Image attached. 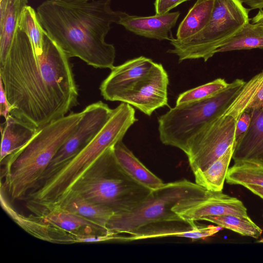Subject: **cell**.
<instances>
[{
    "label": "cell",
    "mask_w": 263,
    "mask_h": 263,
    "mask_svg": "<svg viewBox=\"0 0 263 263\" xmlns=\"http://www.w3.org/2000/svg\"><path fill=\"white\" fill-rule=\"evenodd\" d=\"M229 85L224 79L217 78L181 93L177 99L176 105L211 98L223 91Z\"/></svg>",
    "instance_id": "cell-29"
},
{
    "label": "cell",
    "mask_w": 263,
    "mask_h": 263,
    "mask_svg": "<svg viewBox=\"0 0 263 263\" xmlns=\"http://www.w3.org/2000/svg\"><path fill=\"white\" fill-rule=\"evenodd\" d=\"M242 4L247 5L250 9L259 10L263 9V0H239Z\"/></svg>",
    "instance_id": "cell-33"
},
{
    "label": "cell",
    "mask_w": 263,
    "mask_h": 263,
    "mask_svg": "<svg viewBox=\"0 0 263 263\" xmlns=\"http://www.w3.org/2000/svg\"><path fill=\"white\" fill-rule=\"evenodd\" d=\"M252 193L263 199V187L259 185L247 184L244 186Z\"/></svg>",
    "instance_id": "cell-34"
},
{
    "label": "cell",
    "mask_w": 263,
    "mask_h": 263,
    "mask_svg": "<svg viewBox=\"0 0 263 263\" xmlns=\"http://www.w3.org/2000/svg\"><path fill=\"white\" fill-rule=\"evenodd\" d=\"M27 208L44 221L76 235L112 234L106 228L50 203L28 199Z\"/></svg>",
    "instance_id": "cell-12"
},
{
    "label": "cell",
    "mask_w": 263,
    "mask_h": 263,
    "mask_svg": "<svg viewBox=\"0 0 263 263\" xmlns=\"http://www.w3.org/2000/svg\"><path fill=\"white\" fill-rule=\"evenodd\" d=\"M18 27L30 39L36 55L41 54L46 31L39 21L37 12L31 6L27 5L23 10Z\"/></svg>",
    "instance_id": "cell-28"
},
{
    "label": "cell",
    "mask_w": 263,
    "mask_h": 263,
    "mask_svg": "<svg viewBox=\"0 0 263 263\" xmlns=\"http://www.w3.org/2000/svg\"><path fill=\"white\" fill-rule=\"evenodd\" d=\"M262 217H263V214H262Z\"/></svg>",
    "instance_id": "cell-37"
},
{
    "label": "cell",
    "mask_w": 263,
    "mask_h": 263,
    "mask_svg": "<svg viewBox=\"0 0 263 263\" xmlns=\"http://www.w3.org/2000/svg\"><path fill=\"white\" fill-rule=\"evenodd\" d=\"M246 82L237 79L211 98L176 105L158 119L161 142L185 151L189 140L206 123L220 115Z\"/></svg>",
    "instance_id": "cell-7"
},
{
    "label": "cell",
    "mask_w": 263,
    "mask_h": 263,
    "mask_svg": "<svg viewBox=\"0 0 263 263\" xmlns=\"http://www.w3.org/2000/svg\"><path fill=\"white\" fill-rule=\"evenodd\" d=\"M222 229L218 226H199L184 221L159 222L143 227L129 234H117V241H131L165 237H185L195 240L213 236Z\"/></svg>",
    "instance_id": "cell-14"
},
{
    "label": "cell",
    "mask_w": 263,
    "mask_h": 263,
    "mask_svg": "<svg viewBox=\"0 0 263 263\" xmlns=\"http://www.w3.org/2000/svg\"><path fill=\"white\" fill-rule=\"evenodd\" d=\"M236 122L234 118L221 114L189 140L184 153L193 173L206 170L235 143Z\"/></svg>",
    "instance_id": "cell-9"
},
{
    "label": "cell",
    "mask_w": 263,
    "mask_h": 263,
    "mask_svg": "<svg viewBox=\"0 0 263 263\" xmlns=\"http://www.w3.org/2000/svg\"><path fill=\"white\" fill-rule=\"evenodd\" d=\"M50 204L57 205L106 229L107 222L115 214L111 210L95 203L71 190L58 201Z\"/></svg>",
    "instance_id": "cell-19"
},
{
    "label": "cell",
    "mask_w": 263,
    "mask_h": 263,
    "mask_svg": "<svg viewBox=\"0 0 263 263\" xmlns=\"http://www.w3.org/2000/svg\"><path fill=\"white\" fill-rule=\"evenodd\" d=\"M252 23L263 25V10H259L258 13L251 19Z\"/></svg>",
    "instance_id": "cell-35"
},
{
    "label": "cell",
    "mask_w": 263,
    "mask_h": 263,
    "mask_svg": "<svg viewBox=\"0 0 263 263\" xmlns=\"http://www.w3.org/2000/svg\"><path fill=\"white\" fill-rule=\"evenodd\" d=\"M184 221L194 224L205 216L232 215L247 216V209L238 199L222 193L215 192L208 198L176 211Z\"/></svg>",
    "instance_id": "cell-15"
},
{
    "label": "cell",
    "mask_w": 263,
    "mask_h": 263,
    "mask_svg": "<svg viewBox=\"0 0 263 263\" xmlns=\"http://www.w3.org/2000/svg\"><path fill=\"white\" fill-rule=\"evenodd\" d=\"M28 0H0V64L7 57Z\"/></svg>",
    "instance_id": "cell-20"
},
{
    "label": "cell",
    "mask_w": 263,
    "mask_h": 263,
    "mask_svg": "<svg viewBox=\"0 0 263 263\" xmlns=\"http://www.w3.org/2000/svg\"><path fill=\"white\" fill-rule=\"evenodd\" d=\"M214 193L186 179L164 183L152 190L131 210L114 214L106 228L113 234L127 235L151 224L183 221L175 212L206 199Z\"/></svg>",
    "instance_id": "cell-6"
},
{
    "label": "cell",
    "mask_w": 263,
    "mask_h": 263,
    "mask_svg": "<svg viewBox=\"0 0 263 263\" xmlns=\"http://www.w3.org/2000/svg\"><path fill=\"white\" fill-rule=\"evenodd\" d=\"M256 48L263 49V25L249 22L219 46L216 53Z\"/></svg>",
    "instance_id": "cell-25"
},
{
    "label": "cell",
    "mask_w": 263,
    "mask_h": 263,
    "mask_svg": "<svg viewBox=\"0 0 263 263\" xmlns=\"http://www.w3.org/2000/svg\"><path fill=\"white\" fill-rule=\"evenodd\" d=\"M112 112L113 109L101 101L87 106L78 127L58 150L36 187L50 179L87 145L105 126Z\"/></svg>",
    "instance_id": "cell-10"
},
{
    "label": "cell",
    "mask_w": 263,
    "mask_h": 263,
    "mask_svg": "<svg viewBox=\"0 0 263 263\" xmlns=\"http://www.w3.org/2000/svg\"><path fill=\"white\" fill-rule=\"evenodd\" d=\"M1 125L2 143L1 162L8 156L27 144L35 135L39 129L11 114L5 118Z\"/></svg>",
    "instance_id": "cell-18"
},
{
    "label": "cell",
    "mask_w": 263,
    "mask_h": 263,
    "mask_svg": "<svg viewBox=\"0 0 263 263\" xmlns=\"http://www.w3.org/2000/svg\"><path fill=\"white\" fill-rule=\"evenodd\" d=\"M251 111L243 112L238 118L235 128V140L242 136L248 129L251 121Z\"/></svg>",
    "instance_id": "cell-30"
},
{
    "label": "cell",
    "mask_w": 263,
    "mask_h": 263,
    "mask_svg": "<svg viewBox=\"0 0 263 263\" xmlns=\"http://www.w3.org/2000/svg\"><path fill=\"white\" fill-rule=\"evenodd\" d=\"M179 15L178 11L149 16L131 15L122 12L117 24L140 36L170 41L169 32L175 26Z\"/></svg>",
    "instance_id": "cell-16"
},
{
    "label": "cell",
    "mask_w": 263,
    "mask_h": 263,
    "mask_svg": "<svg viewBox=\"0 0 263 263\" xmlns=\"http://www.w3.org/2000/svg\"><path fill=\"white\" fill-rule=\"evenodd\" d=\"M239 0H214L210 19L200 31L186 39H170L173 48L167 52L176 55L180 63L202 59L207 61L226 41L249 22L248 13Z\"/></svg>",
    "instance_id": "cell-8"
},
{
    "label": "cell",
    "mask_w": 263,
    "mask_h": 263,
    "mask_svg": "<svg viewBox=\"0 0 263 263\" xmlns=\"http://www.w3.org/2000/svg\"><path fill=\"white\" fill-rule=\"evenodd\" d=\"M69 58L45 32L36 55L30 39L18 27L0 81L12 116L40 129L63 117L78 103V89Z\"/></svg>",
    "instance_id": "cell-1"
},
{
    "label": "cell",
    "mask_w": 263,
    "mask_h": 263,
    "mask_svg": "<svg viewBox=\"0 0 263 263\" xmlns=\"http://www.w3.org/2000/svg\"><path fill=\"white\" fill-rule=\"evenodd\" d=\"M263 107V70L245 84L224 110L222 115L230 116L237 120L245 111Z\"/></svg>",
    "instance_id": "cell-22"
},
{
    "label": "cell",
    "mask_w": 263,
    "mask_h": 263,
    "mask_svg": "<svg viewBox=\"0 0 263 263\" xmlns=\"http://www.w3.org/2000/svg\"><path fill=\"white\" fill-rule=\"evenodd\" d=\"M188 0H155L154 6L156 14H163L169 11L182 3Z\"/></svg>",
    "instance_id": "cell-31"
},
{
    "label": "cell",
    "mask_w": 263,
    "mask_h": 263,
    "mask_svg": "<svg viewBox=\"0 0 263 263\" xmlns=\"http://www.w3.org/2000/svg\"><path fill=\"white\" fill-rule=\"evenodd\" d=\"M11 110V105L8 101L2 82L0 81V114L6 118Z\"/></svg>",
    "instance_id": "cell-32"
},
{
    "label": "cell",
    "mask_w": 263,
    "mask_h": 263,
    "mask_svg": "<svg viewBox=\"0 0 263 263\" xmlns=\"http://www.w3.org/2000/svg\"><path fill=\"white\" fill-rule=\"evenodd\" d=\"M155 64L152 59L140 56L114 66L100 86L101 95L106 100L116 101L120 94L147 75Z\"/></svg>",
    "instance_id": "cell-13"
},
{
    "label": "cell",
    "mask_w": 263,
    "mask_h": 263,
    "mask_svg": "<svg viewBox=\"0 0 263 263\" xmlns=\"http://www.w3.org/2000/svg\"><path fill=\"white\" fill-rule=\"evenodd\" d=\"M168 76L163 66L155 63L147 75L120 94L116 101L128 104L150 116L156 109L168 106Z\"/></svg>",
    "instance_id": "cell-11"
},
{
    "label": "cell",
    "mask_w": 263,
    "mask_h": 263,
    "mask_svg": "<svg viewBox=\"0 0 263 263\" xmlns=\"http://www.w3.org/2000/svg\"><path fill=\"white\" fill-rule=\"evenodd\" d=\"M82 116L83 111L71 112L49 123L40 128L27 144L5 159V181L2 186L12 201L26 199L36 187L58 150L78 127Z\"/></svg>",
    "instance_id": "cell-3"
},
{
    "label": "cell",
    "mask_w": 263,
    "mask_h": 263,
    "mask_svg": "<svg viewBox=\"0 0 263 263\" xmlns=\"http://www.w3.org/2000/svg\"><path fill=\"white\" fill-rule=\"evenodd\" d=\"M114 146L106 149L89 166L70 190L119 214L131 210L152 190L135 181L123 171L116 159Z\"/></svg>",
    "instance_id": "cell-5"
},
{
    "label": "cell",
    "mask_w": 263,
    "mask_h": 263,
    "mask_svg": "<svg viewBox=\"0 0 263 263\" xmlns=\"http://www.w3.org/2000/svg\"><path fill=\"white\" fill-rule=\"evenodd\" d=\"M114 151L121 168L138 183L151 190L158 189L164 184L134 155L122 140L114 145Z\"/></svg>",
    "instance_id": "cell-21"
},
{
    "label": "cell",
    "mask_w": 263,
    "mask_h": 263,
    "mask_svg": "<svg viewBox=\"0 0 263 263\" xmlns=\"http://www.w3.org/2000/svg\"><path fill=\"white\" fill-rule=\"evenodd\" d=\"M200 220H205L214 223L223 228H226L238 233L242 236L258 238L262 230L248 216H239L232 215L205 216Z\"/></svg>",
    "instance_id": "cell-27"
},
{
    "label": "cell",
    "mask_w": 263,
    "mask_h": 263,
    "mask_svg": "<svg viewBox=\"0 0 263 263\" xmlns=\"http://www.w3.org/2000/svg\"><path fill=\"white\" fill-rule=\"evenodd\" d=\"M137 120L133 106L122 102L113 109L111 117L98 134L53 176L31 192L27 199L47 203L58 201L106 149L122 140Z\"/></svg>",
    "instance_id": "cell-4"
},
{
    "label": "cell",
    "mask_w": 263,
    "mask_h": 263,
    "mask_svg": "<svg viewBox=\"0 0 263 263\" xmlns=\"http://www.w3.org/2000/svg\"><path fill=\"white\" fill-rule=\"evenodd\" d=\"M111 1L67 3L47 0L36 12L44 29L69 58H79L96 68L111 69L116 49L105 37L122 12L114 11Z\"/></svg>",
    "instance_id": "cell-2"
},
{
    "label": "cell",
    "mask_w": 263,
    "mask_h": 263,
    "mask_svg": "<svg viewBox=\"0 0 263 263\" xmlns=\"http://www.w3.org/2000/svg\"><path fill=\"white\" fill-rule=\"evenodd\" d=\"M213 5L214 0H197L179 26L176 39H186L203 29L210 19Z\"/></svg>",
    "instance_id": "cell-24"
},
{
    "label": "cell",
    "mask_w": 263,
    "mask_h": 263,
    "mask_svg": "<svg viewBox=\"0 0 263 263\" xmlns=\"http://www.w3.org/2000/svg\"><path fill=\"white\" fill-rule=\"evenodd\" d=\"M226 180L231 185L247 184L263 187V163L252 161H235L229 168Z\"/></svg>",
    "instance_id": "cell-26"
},
{
    "label": "cell",
    "mask_w": 263,
    "mask_h": 263,
    "mask_svg": "<svg viewBox=\"0 0 263 263\" xmlns=\"http://www.w3.org/2000/svg\"><path fill=\"white\" fill-rule=\"evenodd\" d=\"M235 143L206 170L194 173L195 183L213 192H222L232 158Z\"/></svg>",
    "instance_id": "cell-23"
},
{
    "label": "cell",
    "mask_w": 263,
    "mask_h": 263,
    "mask_svg": "<svg viewBox=\"0 0 263 263\" xmlns=\"http://www.w3.org/2000/svg\"><path fill=\"white\" fill-rule=\"evenodd\" d=\"M251 121L246 132L235 143L232 159L263 163V107L251 110Z\"/></svg>",
    "instance_id": "cell-17"
},
{
    "label": "cell",
    "mask_w": 263,
    "mask_h": 263,
    "mask_svg": "<svg viewBox=\"0 0 263 263\" xmlns=\"http://www.w3.org/2000/svg\"><path fill=\"white\" fill-rule=\"evenodd\" d=\"M64 3H83L92 0H53Z\"/></svg>",
    "instance_id": "cell-36"
}]
</instances>
